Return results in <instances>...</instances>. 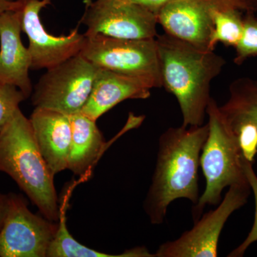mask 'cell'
Returning <instances> with one entry per match:
<instances>
[{"label": "cell", "instance_id": "6da1fadb", "mask_svg": "<svg viewBox=\"0 0 257 257\" xmlns=\"http://www.w3.org/2000/svg\"><path fill=\"white\" fill-rule=\"evenodd\" d=\"M209 125L170 127L159 139L152 183L144 209L152 224H162L176 199H187L194 205L199 199L198 170Z\"/></svg>", "mask_w": 257, "mask_h": 257}, {"label": "cell", "instance_id": "7a4b0ae2", "mask_svg": "<svg viewBox=\"0 0 257 257\" xmlns=\"http://www.w3.org/2000/svg\"><path fill=\"white\" fill-rule=\"evenodd\" d=\"M156 42L162 87L178 101L182 125L204 124L211 84L226 64L224 57L166 33L157 35Z\"/></svg>", "mask_w": 257, "mask_h": 257}, {"label": "cell", "instance_id": "3957f363", "mask_svg": "<svg viewBox=\"0 0 257 257\" xmlns=\"http://www.w3.org/2000/svg\"><path fill=\"white\" fill-rule=\"evenodd\" d=\"M0 172L16 182L42 216L60 220L55 176L39 150L30 119L20 109L0 128Z\"/></svg>", "mask_w": 257, "mask_h": 257}, {"label": "cell", "instance_id": "277c9868", "mask_svg": "<svg viewBox=\"0 0 257 257\" xmlns=\"http://www.w3.org/2000/svg\"><path fill=\"white\" fill-rule=\"evenodd\" d=\"M209 134L200 156V166L205 177L206 187L199 201L193 206V221L202 215L207 206L221 202L226 187L248 182L242 165V154L237 135L231 130L211 97L207 109Z\"/></svg>", "mask_w": 257, "mask_h": 257}, {"label": "cell", "instance_id": "5b68a950", "mask_svg": "<svg viewBox=\"0 0 257 257\" xmlns=\"http://www.w3.org/2000/svg\"><path fill=\"white\" fill-rule=\"evenodd\" d=\"M80 54L99 68L140 79L151 89L162 87L156 38L85 36Z\"/></svg>", "mask_w": 257, "mask_h": 257}, {"label": "cell", "instance_id": "8992f818", "mask_svg": "<svg viewBox=\"0 0 257 257\" xmlns=\"http://www.w3.org/2000/svg\"><path fill=\"white\" fill-rule=\"evenodd\" d=\"M98 69L79 54L47 69L32 91V104L68 116L81 112L92 92Z\"/></svg>", "mask_w": 257, "mask_h": 257}, {"label": "cell", "instance_id": "52a82bcc", "mask_svg": "<svg viewBox=\"0 0 257 257\" xmlns=\"http://www.w3.org/2000/svg\"><path fill=\"white\" fill-rule=\"evenodd\" d=\"M249 183L230 186L217 208L202 214L178 239L162 243L155 257H216L221 231L229 216L246 204Z\"/></svg>", "mask_w": 257, "mask_h": 257}, {"label": "cell", "instance_id": "ba28073f", "mask_svg": "<svg viewBox=\"0 0 257 257\" xmlns=\"http://www.w3.org/2000/svg\"><path fill=\"white\" fill-rule=\"evenodd\" d=\"M9 207L0 229V257H47L58 221L34 214L26 199L10 193Z\"/></svg>", "mask_w": 257, "mask_h": 257}, {"label": "cell", "instance_id": "9c48e42d", "mask_svg": "<svg viewBox=\"0 0 257 257\" xmlns=\"http://www.w3.org/2000/svg\"><path fill=\"white\" fill-rule=\"evenodd\" d=\"M81 23L85 36L102 35L125 39H155L157 15L132 0L89 1Z\"/></svg>", "mask_w": 257, "mask_h": 257}, {"label": "cell", "instance_id": "30bf717a", "mask_svg": "<svg viewBox=\"0 0 257 257\" xmlns=\"http://www.w3.org/2000/svg\"><path fill=\"white\" fill-rule=\"evenodd\" d=\"M22 31L29 40L31 69H48L80 54L85 35L74 29L67 35L54 36L44 28L40 18L51 0H20Z\"/></svg>", "mask_w": 257, "mask_h": 257}, {"label": "cell", "instance_id": "8fae6325", "mask_svg": "<svg viewBox=\"0 0 257 257\" xmlns=\"http://www.w3.org/2000/svg\"><path fill=\"white\" fill-rule=\"evenodd\" d=\"M225 2L229 1L175 0L160 10L157 15V23L170 36L200 50L214 51L211 50L210 42L214 12Z\"/></svg>", "mask_w": 257, "mask_h": 257}, {"label": "cell", "instance_id": "7c38bea8", "mask_svg": "<svg viewBox=\"0 0 257 257\" xmlns=\"http://www.w3.org/2000/svg\"><path fill=\"white\" fill-rule=\"evenodd\" d=\"M21 32L20 8L0 14V82L16 86L28 98L33 91L29 74L31 60Z\"/></svg>", "mask_w": 257, "mask_h": 257}, {"label": "cell", "instance_id": "4fadbf2b", "mask_svg": "<svg viewBox=\"0 0 257 257\" xmlns=\"http://www.w3.org/2000/svg\"><path fill=\"white\" fill-rule=\"evenodd\" d=\"M30 121L37 147L52 175L55 176L67 170L72 140L69 116L35 107Z\"/></svg>", "mask_w": 257, "mask_h": 257}, {"label": "cell", "instance_id": "5bb4252c", "mask_svg": "<svg viewBox=\"0 0 257 257\" xmlns=\"http://www.w3.org/2000/svg\"><path fill=\"white\" fill-rule=\"evenodd\" d=\"M151 89L140 79L99 67L92 92L81 112L96 121L121 101L147 99Z\"/></svg>", "mask_w": 257, "mask_h": 257}, {"label": "cell", "instance_id": "9a60e30c", "mask_svg": "<svg viewBox=\"0 0 257 257\" xmlns=\"http://www.w3.org/2000/svg\"><path fill=\"white\" fill-rule=\"evenodd\" d=\"M72 140L67 170L74 175L85 177L92 170L106 147L104 136L96 121L82 112L69 116Z\"/></svg>", "mask_w": 257, "mask_h": 257}, {"label": "cell", "instance_id": "2e32d148", "mask_svg": "<svg viewBox=\"0 0 257 257\" xmlns=\"http://www.w3.org/2000/svg\"><path fill=\"white\" fill-rule=\"evenodd\" d=\"M229 96L219 109L227 124L234 130L240 125L257 126V80L243 77L230 84Z\"/></svg>", "mask_w": 257, "mask_h": 257}, {"label": "cell", "instance_id": "e0dca14e", "mask_svg": "<svg viewBox=\"0 0 257 257\" xmlns=\"http://www.w3.org/2000/svg\"><path fill=\"white\" fill-rule=\"evenodd\" d=\"M147 248L136 247L119 254H109L87 247L74 239L69 233L64 214H61L58 228L52 240L47 257H154Z\"/></svg>", "mask_w": 257, "mask_h": 257}, {"label": "cell", "instance_id": "ac0fdd59", "mask_svg": "<svg viewBox=\"0 0 257 257\" xmlns=\"http://www.w3.org/2000/svg\"><path fill=\"white\" fill-rule=\"evenodd\" d=\"M229 2H225L216 8L214 15V30L210 42L211 50L218 43L235 48L243 32V16Z\"/></svg>", "mask_w": 257, "mask_h": 257}, {"label": "cell", "instance_id": "d6986e66", "mask_svg": "<svg viewBox=\"0 0 257 257\" xmlns=\"http://www.w3.org/2000/svg\"><path fill=\"white\" fill-rule=\"evenodd\" d=\"M234 62L241 65L248 59L257 56V18L254 13H246L243 16V32L241 40L235 47Z\"/></svg>", "mask_w": 257, "mask_h": 257}, {"label": "cell", "instance_id": "ffe728a7", "mask_svg": "<svg viewBox=\"0 0 257 257\" xmlns=\"http://www.w3.org/2000/svg\"><path fill=\"white\" fill-rule=\"evenodd\" d=\"M26 99V96L16 86L0 82V128L13 118L20 109V103Z\"/></svg>", "mask_w": 257, "mask_h": 257}, {"label": "cell", "instance_id": "44dd1931", "mask_svg": "<svg viewBox=\"0 0 257 257\" xmlns=\"http://www.w3.org/2000/svg\"><path fill=\"white\" fill-rule=\"evenodd\" d=\"M242 165L243 170H244L245 175L247 179L251 191L253 192L255 200V215L254 221L252 227L250 230L246 239L243 241L239 246L233 249L228 254L229 257H241L244 255L246 250L251 246L252 243L257 241V175L255 173L253 168V164L248 162L242 157Z\"/></svg>", "mask_w": 257, "mask_h": 257}, {"label": "cell", "instance_id": "7402d4cb", "mask_svg": "<svg viewBox=\"0 0 257 257\" xmlns=\"http://www.w3.org/2000/svg\"><path fill=\"white\" fill-rule=\"evenodd\" d=\"M233 131L237 135L243 158L253 164L257 155V126L251 124H243Z\"/></svg>", "mask_w": 257, "mask_h": 257}, {"label": "cell", "instance_id": "603a6c76", "mask_svg": "<svg viewBox=\"0 0 257 257\" xmlns=\"http://www.w3.org/2000/svg\"><path fill=\"white\" fill-rule=\"evenodd\" d=\"M174 1L175 0H132L135 4L143 7L156 15L165 5Z\"/></svg>", "mask_w": 257, "mask_h": 257}, {"label": "cell", "instance_id": "cb8c5ba5", "mask_svg": "<svg viewBox=\"0 0 257 257\" xmlns=\"http://www.w3.org/2000/svg\"><path fill=\"white\" fill-rule=\"evenodd\" d=\"M236 9L245 13L257 12V0H229Z\"/></svg>", "mask_w": 257, "mask_h": 257}, {"label": "cell", "instance_id": "d4e9b609", "mask_svg": "<svg viewBox=\"0 0 257 257\" xmlns=\"http://www.w3.org/2000/svg\"><path fill=\"white\" fill-rule=\"evenodd\" d=\"M9 194H4L0 193V229L3 227V224L6 218L9 207Z\"/></svg>", "mask_w": 257, "mask_h": 257}, {"label": "cell", "instance_id": "484cf974", "mask_svg": "<svg viewBox=\"0 0 257 257\" xmlns=\"http://www.w3.org/2000/svg\"><path fill=\"white\" fill-rule=\"evenodd\" d=\"M21 7L20 0H0V14L10 10H18Z\"/></svg>", "mask_w": 257, "mask_h": 257}]
</instances>
